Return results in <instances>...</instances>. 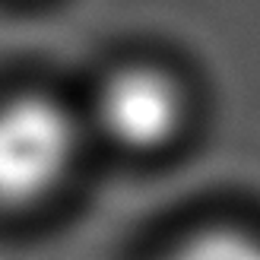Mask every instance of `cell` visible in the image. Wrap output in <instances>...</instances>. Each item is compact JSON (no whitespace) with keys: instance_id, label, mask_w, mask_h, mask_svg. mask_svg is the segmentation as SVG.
Listing matches in <instances>:
<instances>
[{"instance_id":"3","label":"cell","mask_w":260,"mask_h":260,"mask_svg":"<svg viewBox=\"0 0 260 260\" xmlns=\"http://www.w3.org/2000/svg\"><path fill=\"white\" fill-rule=\"evenodd\" d=\"M159 260H260V235L248 229H200L175 241Z\"/></svg>"},{"instance_id":"2","label":"cell","mask_w":260,"mask_h":260,"mask_svg":"<svg viewBox=\"0 0 260 260\" xmlns=\"http://www.w3.org/2000/svg\"><path fill=\"white\" fill-rule=\"evenodd\" d=\"M184 108L187 99L168 70L127 63L102 76L83 127L121 152H155L181 134Z\"/></svg>"},{"instance_id":"1","label":"cell","mask_w":260,"mask_h":260,"mask_svg":"<svg viewBox=\"0 0 260 260\" xmlns=\"http://www.w3.org/2000/svg\"><path fill=\"white\" fill-rule=\"evenodd\" d=\"M83 118L54 95L22 92L0 102V210L48 200L83 149Z\"/></svg>"}]
</instances>
